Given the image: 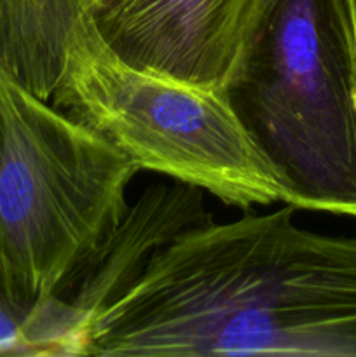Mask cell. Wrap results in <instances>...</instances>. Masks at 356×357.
<instances>
[{"instance_id":"obj_2","label":"cell","mask_w":356,"mask_h":357,"mask_svg":"<svg viewBox=\"0 0 356 357\" xmlns=\"http://www.w3.org/2000/svg\"><path fill=\"white\" fill-rule=\"evenodd\" d=\"M218 94L285 204L356 218L349 0H253Z\"/></svg>"},{"instance_id":"obj_3","label":"cell","mask_w":356,"mask_h":357,"mask_svg":"<svg viewBox=\"0 0 356 357\" xmlns=\"http://www.w3.org/2000/svg\"><path fill=\"white\" fill-rule=\"evenodd\" d=\"M138 171L0 70V295L27 319V337L121 225Z\"/></svg>"},{"instance_id":"obj_8","label":"cell","mask_w":356,"mask_h":357,"mask_svg":"<svg viewBox=\"0 0 356 357\" xmlns=\"http://www.w3.org/2000/svg\"><path fill=\"white\" fill-rule=\"evenodd\" d=\"M349 7H351V16H353V23H355V31H356V0H349Z\"/></svg>"},{"instance_id":"obj_6","label":"cell","mask_w":356,"mask_h":357,"mask_svg":"<svg viewBox=\"0 0 356 357\" xmlns=\"http://www.w3.org/2000/svg\"><path fill=\"white\" fill-rule=\"evenodd\" d=\"M201 197V188L191 185H156L136 206L128 208L121 225L94 255L73 288L49 307L51 356L66 354L77 326L121 295L157 246L184 229L212 220Z\"/></svg>"},{"instance_id":"obj_5","label":"cell","mask_w":356,"mask_h":357,"mask_svg":"<svg viewBox=\"0 0 356 357\" xmlns=\"http://www.w3.org/2000/svg\"><path fill=\"white\" fill-rule=\"evenodd\" d=\"M253 0H91L105 44L128 65L218 91Z\"/></svg>"},{"instance_id":"obj_1","label":"cell","mask_w":356,"mask_h":357,"mask_svg":"<svg viewBox=\"0 0 356 357\" xmlns=\"http://www.w3.org/2000/svg\"><path fill=\"white\" fill-rule=\"evenodd\" d=\"M293 213L178 232L65 356L356 357V237L299 229Z\"/></svg>"},{"instance_id":"obj_4","label":"cell","mask_w":356,"mask_h":357,"mask_svg":"<svg viewBox=\"0 0 356 357\" xmlns=\"http://www.w3.org/2000/svg\"><path fill=\"white\" fill-rule=\"evenodd\" d=\"M52 107L150 169L248 209L283 201L274 174L218 91L122 61L98 33L87 0L66 23L49 65Z\"/></svg>"},{"instance_id":"obj_7","label":"cell","mask_w":356,"mask_h":357,"mask_svg":"<svg viewBox=\"0 0 356 357\" xmlns=\"http://www.w3.org/2000/svg\"><path fill=\"white\" fill-rule=\"evenodd\" d=\"M0 356H31L27 319L0 295Z\"/></svg>"}]
</instances>
